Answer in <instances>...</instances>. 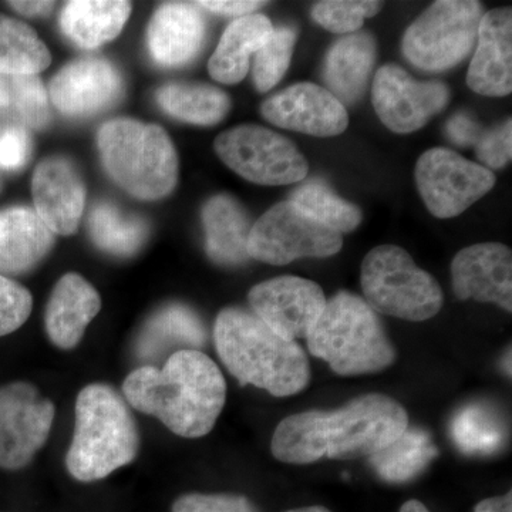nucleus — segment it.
<instances>
[{
    "label": "nucleus",
    "mask_w": 512,
    "mask_h": 512,
    "mask_svg": "<svg viewBox=\"0 0 512 512\" xmlns=\"http://www.w3.org/2000/svg\"><path fill=\"white\" fill-rule=\"evenodd\" d=\"M130 13V2L73 0L64 6L60 26L76 45L96 49L120 35Z\"/></svg>",
    "instance_id": "nucleus-27"
},
{
    "label": "nucleus",
    "mask_w": 512,
    "mask_h": 512,
    "mask_svg": "<svg viewBox=\"0 0 512 512\" xmlns=\"http://www.w3.org/2000/svg\"><path fill=\"white\" fill-rule=\"evenodd\" d=\"M123 394L138 412L156 417L185 439L207 436L224 409L227 383L217 363L200 350H178L164 366L133 370Z\"/></svg>",
    "instance_id": "nucleus-1"
},
{
    "label": "nucleus",
    "mask_w": 512,
    "mask_h": 512,
    "mask_svg": "<svg viewBox=\"0 0 512 512\" xmlns=\"http://www.w3.org/2000/svg\"><path fill=\"white\" fill-rule=\"evenodd\" d=\"M360 284L373 311L410 322L434 318L444 302L439 282L397 245H380L366 255Z\"/></svg>",
    "instance_id": "nucleus-6"
},
{
    "label": "nucleus",
    "mask_w": 512,
    "mask_h": 512,
    "mask_svg": "<svg viewBox=\"0 0 512 512\" xmlns=\"http://www.w3.org/2000/svg\"><path fill=\"white\" fill-rule=\"evenodd\" d=\"M373 106L380 121L397 134L420 130L446 109L450 90L441 82H419L397 64H384L372 87Z\"/></svg>",
    "instance_id": "nucleus-13"
},
{
    "label": "nucleus",
    "mask_w": 512,
    "mask_h": 512,
    "mask_svg": "<svg viewBox=\"0 0 512 512\" xmlns=\"http://www.w3.org/2000/svg\"><path fill=\"white\" fill-rule=\"evenodd\" d=\"M400 512H430L427 510L426 505L420 503L417 500H410L407 503L403 504V507L400 508Z\"/></svg>",
    "instance_id": "nucleus-47"
},
{
    "label": "nucleus",
    "mask_w": 512,
    "mask_h": 512,
    "mask_svg": "<svg viewBox=\"0 0 512 512\" xmlns=\"http://www.w3.org/2000/svg\"><path fill=\"white\" fill-rule=\"evenodd\" d=\"M454 293L461 301L474 299L512 311L511 249L497 242L461 249L451 264Z\"/></svg>",
    "instance_id": "nucleus-17"
},
{
    "label": "nucleus",
    "mask_w": 512,
    "mask_h": 512,
    "mask_svg": "<svg viewBox=\"0 0 512 512\" xmlns=\"http://www.w3.org/2000/svg\"><path fill=\"white\" fill-rule=\"evenodd\" d=\"M74 414L66 467L77 481L92 483L109 477L137 457L140 434L136 420L113 387L101 383L84 387Z\"/></svg>",
    "instance_id": "nucleus-3"
},
{
    "label": "nucleus",
    "mask_w": 512,
    "mask_h": 512,
    "mask_svg": "<svg viewBox=\"0 0 512 512\" xmlns=\"http://www.w3.org/2000/svg\"><path fill=\"white\" fill-rule=\"evenodd\" d=\"M249 305L269 329L286 340L308 339L326 306L316 282L298 276H279L255 285Z\"/></svg>",
    "instance_id": "nucleus-14"
},
{
    "label": "nucleus",
    "mask_w": 512,
    "mask_h": 512,
    "mask_svg": "<svg viewBox=\"0 0 512 512\" xmlns=\"http://www.w3.org/2000/svg\"><path fill=\"white\" fill-rule=\"evenodd\" d=\"M296 207L301 208L312 220L325 225L340 235L355 231L362 222V211L356 205L343 200L328 185L312 181L292 192Z\"/></svg>",
    "instance_id": "nucleus-33"
},
{
    "label": "nucleus",
    "mask_w": 512,
    "mask_h": 512,
    "mask_svg": "<svg viewBox=\"0 0 512 512\" xmlns=\"http://www.w3.org/2000/svg\"><path fill=\"white\" fill-rule=\"evenodd\" d=\"M343 238L312 220L292 201H282L252 225L249 258L269 265H288L301 258H326L338 254Z\"/></svg>",
    "instance_id": "nucleus-9"
},
{
    "label": "nucleus",
    "mask_w": 512,
    "mask_h": 512,
    "mask_svg": "<svg viewBox=\"0 0 512 512\" xmlns=\"http://www.w3.org/2000/svg\"><path fill=\"white\" fill-rule=\"evenodd\" d=\"M161 109L175 119L198 126H214L231 109L228 94L202 83H168L157 92Z\"/></svg>",
    "instance_id": "nucleus-29"
},
{
    "label": "nucleus",
    "mask_w": 512,
    "mask_h": 512,
    "mask_svg": "<svg viewBox=\"0 0 512 512\" xmlns=\"http://www.w3.org/2000/svg\"><path fill=\"white\" fill-rule=\"evenodd\" d=\"M52 62L40 37L20 20L0 18V74L36 76Z\"/></svg>",
    "instance_id": "nucleus-32"
},
{
    "label": "nucleus",
    "mask_w": 512,
    "mask_h": 512,
    "mask_svg": "<svg viewBox=\"0 0 512 512\" xmlns=\"http://www.w3.org/2000/svg\"><path fill=\"white\" fill-rule=\"evenodd\" d=\"M382 9V3L359 0H325L316 3L312 18L332 33H353L363 26L365 19L373 18Z\"/></svg>",
    "instance_id": "nucleus-36"
},
{
    "label": "nucleus",
    "mask_w": 512,
    "mask_h": 512,
    "mask_svg": "<svg viewBox=\"0 0 512 512\" xmlns=\"http://www.w3.org/2000/svg\"><path fill=\"white\" fill-rule=\"evenodd\" d=\"M9 5L16 12H19L20 15L30 16V18L49 15L53 8H55V3L53 2H29V0L28 2H9Z\"/></svg>",
    "instance_id": "nucleus-44"
},
{
    "label": "nucleus",
    "mask_w": 512,
    "mask_h": 512,
    "mask_svg": "<svg viewBox=\"0 0 512 512\" xmlns=\"http://www.w3.org/2000/svg\"><path fill=\"white\" fill-rule=\"evenodd\" d=\"M437 456V448L430 434L420 427H413L370 457V464L377 474L389 483H406L419 476L427 464Z\"/></svg>",
    "instance_id": "nucleus-30"
},
{
    "label": "nucleus",
    "mask_w": 512,
    "mask_h": 512,
    "mask_svg": "<svg viewBox=\"0 0 512 512\" xmlns=\"http://www.w3.org/2000/svg\"><path fill=\"white\" fill-rule=\"evenodd\" d=\"M214 342L222 363L241 384L288 397L311 382V366L301 346L276 335L254 312L221 311L215 320Z\"/></svg>",
    "instance_id": "nucleus-2"
},
{
    "label": "nucleus",
    "mask_w": 512,
    "mask_h": 512,
    "mask_svg": "<svg viewBox=\"0 0 512 512\" xmlns=\"http://www.w3.org/2000/svg\"><path fill=\"white\" fill-rule=\"evenodd\" d=\"M101 309L99 292L83 276L66 274L59 279L47 303L46 333L59 349L76 348L90 322Z\"/></svg>",
    "instance_id": "nucleus-21"
},
{
    "label": "nucleus",
    "mask_w": 512,
    "mask_h": 512,
    "mask_svg": "<svg viewBox=\"0 0 512 512\" xmlns=\"http://www.w3.org/2000/svg\"><path fill=\"white\" fill-rule=\"evenodd\" d=\"M309 352L325 360L339 376L380 372L396 359V352L377 313L365 299L339 292L308 336Z\"/></svg>",
    "instance_id": "nucleus-4"
},
{
    "label": "nucleus",
    "mask_w": 512,
    "mask_h": 512,
    "mask_svg": "<svg viewBox=\"0 0 512 512\" xmlns=\"http://www.w3.org/2000/svg\"><path fill=\"white\" fill-rule=\"evenodd\" d=\"M10 104L9 80L0 74V111L8 109Z\"/></svg>",
    "instance_id": "nucleus-46"
},
{
    "label": "nucleus",
    "mask_w": 512,
    "mask_h": 512,
    "mask_svg": "<svg viewBox=\"0 0 512 512\" xmlns=\"http://www.w3.org/2000/svg\"><path fill=\"white\" fill-rule=\"evenodd\" d=\"M295 43V29L285 26L274 28L265 45L255 53L254 82L258 92H269L284 79L291 64Z\"/></svg>",
    "instance_id": "nucleus-35"
},
{
    "label": "nucleus",
    "mask_w": 512,
    "mask_h": 512,
    "mask_svg": "<svg viewBox=\"0 0 512 512\" xmlns=\"http://www.w3.org/2000/svg\"><path fill=\"white\" fill-rule=\"evenodd\" d=\"M328 450V412L311 410L292 414L276 427L271 451L286 464L316 463Z\"/></svg>",
    "instance_id": "nucleus-28"
},
{
    "label": "nucleus",
    "mask_w": 512,
    "mask_h": 512,
    "mask_svg": "<svg viewBox=\"0 0 512 512\" xmlns=\"http://www.w3.org/2000/svg\"><path fill=\"white\" fill-rule=\"evenodd\" d=\"M55 404L35 386L16 382L0 389V468L28 466L52 430Z\"/></svg>",
    "instance_id": "nucleus-12"
},
{
    "label": "nucleus",
    "mask_w": 512,
    "mask_h": 512,
    "mask_svg": "<svg viewBox=\"0 0 512 512\" xmlns=\"http://www.w3.org/2000/svg\"><path fill=\"white\" fill-rule=\"evenodd\" d=\"M376 60V42L369 33L342 37L326 56L323 80L328 90L346 107L365 93Z\"/></svg>",
    "instance_id": "nucleus-23"
},
{
    "label": "nucleus",
    "mask_w": 512,
    "mask_h": 512,
    "mask_svg": "<svg viewBox=\"0 0 512 512\" xmlns=\"http://www.w3.org/2000/svg\"><path fill=\"white\" fill-rule=\"evenodd\" d=\"M474 512H512V493L503 497L487 498L474 508Z\"/></svg>",
    "instance_id": "nucleus-45"
},
{
    "label": "nucleus",
    "mask_w": 512,
    "mask_h": 512,
    "mask_svg": "<svg viewBox=\"0 0 512 512\" xmlns=\"http://www.w3.org/2000/svg\"><path fill=\"white\" fill-rule=\"evenodd\" d=\"M272 32L274 26L264 15L235 19L225 30L208 63L212 79L222 84L241 82L247 76L251 56L265 45Z\"/></svg>",
    "instance_id": "nucleus-26"
},
{
    "label": "nucleus",
    "mask_w": 512,
    "mask_h": 512,
    "mask_svg": "<svg viewBox=\"0 0 512 512\" xmlns=\"http://www.w3.org/2000/svg\"><path fill=\"white\" fill-rule=\"evenodd\" d=\"M173 512H258L244 495L187 494L174 503Z\"/></svg>",
    "instance_id": "nucleus-40"
},
{
    "label": "nucleus",
    "mask_w": 512,
    "mask_h": 512,
    "mask_svg": "<svg viewBox=\"0 0 512 512\" xmlns=\"http://www.w3.org/2000/svg\"><path fill=\"white\" fill-rule=\"evenodd\" d=\"M56 109L70 117L109 109L123 92L119 70L101 57H84L64 66L49 87Z\"/></svg>",
    "instance_id": "nucleus-16"
},
{
    "label": "nucleus",
    "mask_w": 512,
    "mask_h": 512,
    "mask_svg": "<svg viewBox=\"0 0 512 512\" xmlns=\"http://www.w3.org/2000/svg\"><path fill=\"white\" fill-rule=\"evenodd\" d=\"M409 427L402 404L384 394H365L328 413V450L332 460L372 457Z\"/></svg>",
    "instance_id": "nucleus-10"
},
{
    "label": "nucleus",
    "mask_w": 512,
    "mask_h": 512,
    "mask_svg": "<svg viewBox=\"0 0 512 512\" xmlns=\"http://www.w3.org/2000/svg\"><path fill=\"white\" fill-rule=\"evenodd\" d=\"M205 249L220 265L244 264L249 259L248 239L252 225L235 198L217 195L202 208Z\"/></svg>",
    "instance_id": "nucleus-24"
},
{
    "label": "nucleus",
    "mask_w": 512,
    "mask_h": 512,
    "mask_svg": "<svg viewBox=\"0 0 512 512\" xmlns=\"http://www.w3.org/2000/svg\"><path fill=\"white\" fill-rule=\"evenodd\" d=\"M89 229L94 244L114 256L137 254L148 235L146 222L110 202H99L93 208Z\"/></svg>",
    "instance_id": "nucleus-31"
},
{
    "label": "nucleus",
    "mask_w": 512,
    "mask_h": 512,
    "mask_svg": "<svg viewBox=\"0 0 512 512\" xmlns=\"http://www.w3.org/2000/svg\"><path fill=\"white\" fill-rule=\"evenodd\" d=\"M30 154L32 138L25 128L9 126L0 130V168L19 170L28 163Z\"/></svg>",
    "instance_id": "nucleus-41"
},
{
    "label": "nucleus",
    "mask_w": 512,
    "mask_h": 512,
    "mask_svg": "<svg viewBox=\"0 0 512 512\" xmlns=\"http://www.w3.org/2000/svg\"><path fill=\"white\" fill-rule=\"evenodd\" d=\"M2 187H3L2 178H0V191H2Z\"/></svg>",
    "instance_id": "nucleus-49"
},
{
    "label": "nucleus",
    "mask_w": 512,
    "mask_h": 512,
    "mask_svg": "<svg viewBox=\"0 0 512 512\" xmlns=\"http://www.w3.org/2000/svg\"><path fill=\"white\" fill-rule=\"evenodd\" d=\"M32 194L36 214L53 234L72 235L77 231L86 204V187L69 160L50 157L37 165Z\"/></svg>",
    "instance_id": "nucleus-18"
},
{
    "label": "nucleus",
    "mask_w": 512,
    "mask_h": 512,
    "mask_svg": "<svg viewBox=\"0 0 512 512\" xmlns=\"http://www.w3.org/2000/svg\"><path fill=\"white\" fill-rule=\"evenodd\" d=\"M218 157L245 180L291 185L308 175L309 164L288 138L254 124L225 131L215 140Z\"/></svg>",
    "instance_id": "nucleus-8"
},
{
    "label": "nucleus",
    "mask_w": 512,
    "mask_h": 512,
    "mask_svg": "<svg viewBox=\"0 0 512 512\" xmlns=\"http://www.w3.org/2000/svg\"><path fill=\"white\" fill-rule=\"evenodd\" d=\"M414 174L427 210L441 220L463 214L495 185L493 171L441 147L426 151Z\"/></svg>",
    "instance_id": "nucleus-11"
},
{
    "label": "nucleus",
    "mask_w": 512,
    "mask_h": 512,
    "mask_svg": "<svg viewBox=\"0 0 512 512\" xmlns=\"http://www.w3.org/2000/svg\"><path fill=\"white\" fill-rule=\"evenodd\" d=\"M285 512H332V511L328 510V508L318 507V505H316V507L296 508V510H289V511H285Z\"/></svg>",
    "instance_id": "nucleus-48"
},
{
    "label": "nucleus",
    "mask_w": 512,
    "mask_h": 512,
    "mask_svg": "<svg viewBox=\"0 0 512 512\" xmlns=\"http://www.w3.org/2000/svg\"><path fill=\"white\" fill-rule=\"evenodd\" d=\"M473 92L503 97L512 92V12L493 9L483 15L478 28L477 50L467 74Z\"/></svg>",
    "instance_id": "nucleus-19"
},
{
    "label": "nucleus",
    "mask_w": 512,
    "mask_h": 512,
    "mask_svg": "<svg viewBox=\"0 0 512 512\" xmlns=\"http://www.w3.org/2000/svg\"><path fill=\"white\" fill-rule=\"evenodd\" d=\"M110 177L133 197L160 200L174 190L178 158L163 128L133 119L107 121L97 136Z\"/></svg>",
    "instance_id": "nucleus-5"
},
{
    "label": "nucleus",
    "mask_w": 512,
    "mask_h": 512,
    "mask_svg": "<svg viewBox=\"0 0 512 512\" xmlns=\"http://www.w3.org/2000/svg\"><path fill=\"white\" fill-rule=\"evenodd\" d=\"M483 8L474 0H439L414 20L403 55L426 72H443L466 59L477 43Z\"/></svg>",
    "instance_id": "nucleus-7"
},
{
    "label": "nucleus",
    "mask_w": 512,
    "mask_h": 512,
    "mask_svg": "<svg viewBox=\"0 0 512 512\" xmlns=\"http://www.w3.org/2000/svg\"><path fill=\"white\" fill-rule=\"evenodd\" d=\"M446 134L451 143L460 147L476 146L483 136V127L464 111H458L446 124Z\"/></svg>",
    "instance_id": "nucleus-42"
},
{
    "label": "nucleus",
    "mask_w": 512,
    "mask_h": 512,
    "mask_svg": "<svg viewBox=\"0 0 512 512\" xmlns=\"http://www.w3.org/2000/svg\"><path fill=\"white\" fill-rule=\"evenodd\" d=\"M53 245L55 234L32 208L0 211V275L25 274L46 258Z\"/></svg>",
    "instance_id": "nucleus-22"
},
{
    "label": "nucleus",
    "mask_w": 512,
    "mask_h": 512,
    "mask_svg": "<svg viewBox=\"0 0 512 512\" xmlns=\"http://www.w3.org/2000/svg\"><path fill=\"white\" fill-rule=\"evenodd\" d=\"M198 8L211 10L218 15L242 16L251 15V12L261 8L265 2H248V0H207V2H197Z\"/></svg>",
    "instance_id": "nucleus-43"
},
{
    "label": "nucleus",
    "mask_w": 512,
    "mask_h": 512,
    "mask_svg": "<svg viewBox=\"0 0 512 512\" xmlns=\"http://www.w3.org/2000/svg\"><path fill=\"white\" fill-rule=\"evenodd\" d=\"M207 342L204 323L191 308L170 303L147 320L137 339L136 353L141 360H157L170 349L197 350Z\"/></svg>",
    "instance_id": "nucleus-25"
},
{
    "label": "nucleus",
    "mask_w": 512,
    "mask_h": 512,
    "mask_svg": "<svg viewBox=\"0 0 512 512\" xmlns=\"http://www.w3.org/2000/svg\"><path fill=\"white\" fill-rule=\"evenodd\" d=\"M10 103L23 123L43 128L49 123V97L46 87L37 76L10 77Z\"/></svg>",
    "instance_id": "nucleus-37"
},
{
    "label": "nucleus",
    "mask_w": 512,
    "mask_h": 512,
    "mask_svg": "<svg viewBox=\"0 0 512 512\" xmlns=\"http://www.w3.org/2000/svg\"><path fill=\"white\" fill-rule=\"evenodd\" d=\"M262 116L275 126L315 137H335L349 126L346 107L325 87L298 83L269 97Z\"/></svg>",
    "instance_id": "nucleus-15"
},
{
    "label": "nucleus",
    "mask_w": 512,
    "mask_h": 512,
    "mask_svg": "<svg viewBox=\"0 0 512 512\" xmlns=\"http://www.w3.org/2000/svg\"><path fill=\"white\" fill-rule=\"evenodd\" d=\"M480 165L487 170H500L512 157V121L508 119L494 130L487 131L476 144Z\"/></svg>",
    "instance_id": "nucleus-39"
},
{
    "label": "nucleus",
    "mask_w": 512,
    "mask_h": 512,
    "mask_svg": "<svg viewBox=\"0 0 512 512\" xmlns=\"http://www.w3.org/2000/svg\"><path fill=\"white\" fill-rule=\"evenodd\" d=\"M451 436L468 454L494 453L504 439L498 417L481 404H470L458 412L451 423Z\"/></svg>",
    "instance_id": "nucleus-34"
},
{
    "label": "nucleus",
    "mask_w": 512,
    "mask_h": 512,
    "mask_svg": "<svg viewBox=\"0 0 512 512\" xmlns=\"http://www.w3.org/2000/svg\"><path fill=\"white\" fill-rule=\"evenodd\" d=\"M32 306V295L25 286L0 275V338L22 328Z\"/></svg>",
    "instance_id": "nucleus-38"
},
{
    "label": "nucleus",
    "mask_w": 512,
    "mask_h": 512,
    "mask_svg": "<svg viewBox=\"0 0 512 512\" xmlns=\"http://www.w3.org/2000/svg\"><path fill=\"white\" fill-rule=\"evenodd\" d=\"M204 37V16L195 3H164L148 26V50L161 66L180 67L198 55Z\"/></svg>",
    "instance_id": "nucleus-20"
}]
</instances>
